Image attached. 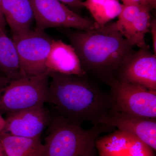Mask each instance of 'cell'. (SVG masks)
<instances>
[{
    "mask_svg": "<svg viewBox=\"0 0 156 156\" xmlns=\"http://www.w3.org/2000/svg\"><path fill=\"white\" fill-rule=\"evenodd\" d=\"M48 103L55 113L82 125L90 122L100 125L101 120L111 109L110 94L86 78L49 71Z\"/></svg>",
    "mask_w": 156,
    "mask_h": 156,
    "instance_id": "obj_1",
    "label": "cell"
},
{
    "mask_svg": "<svg viewBox=\"0 0 156 156\" xmlns=\"http://www.w3.org/2000/svg\"><path fill=\"white\" fill-rule=\"evenodd\" d=\"M66 35L87 74H92L106 84L134 51V46L121 34L116 22L87 30L69 31Z\"/></svg>",
    "mask_w": 156,
    "mask_h": 156,
    "instance_id": "obj_2",
    "label": "cell"
},
{
    "mask_svg": "<svg viewBox=\"0 0 156 156\" xmlns=\"http://www.w3.org/2000/svg\"><path fill=\"white\" fill-rule=\"evenodd\" d=\"M47 128L43 156H98L96 140L101 134L110 131L101 125L84 129L55 112Z\"/></svg>",
    "mask_w": 156,
    "mask_h": 156,
    "instance_id": "obj_3",
    "label": "cell"
},
{
    "mask_svg": "<svg viewBox=\"0 0 156 156\" xmlns=\"http://www.w3.org/2000/svg\"><path fill=\"white\" fill-rule=\"evenodd\" d=\"M49 71L38 76L7 79L0 83V113L8 115L48 103Z\"/></svg>",
    "mask_w": 156,
    "mask_h": 156,
    "instance_id": "obj_4",
    "label": "cell"
},
{
    "mask_svg": "<svg viewBox=\"0 0 156 156\" xmlns=\"http://www.w3.org/2000/svg\"><path fill=\"white\" fill-rule=\"evenodd\" d=\"M106 84L110 87L111 113L119 112L136 116L156 119V90L112 78Z\"/></svg>",
    "mask_w": 156,
    "mask_h": 156,
    "instance_id": "obj_5",
    "label": "cell"
},
{
    "mask_svg": "<svg viewBox=\"0 0 156 156\" xmlns=\"http://www.w3.org/2000/svg\"><path fill=\"white\" fill-rule=\"evenodd\" d=\"M12 40L25 75L38 76L49 71L46 62L53 39L44 31L30 29L13 34Z\"/></svg>",
    "mask_w": 156,
    "mask_h": 156,
    "instance_id": "obj_6",
    "label": "cell"
},
{
    "mask_svg": "<svg viewBox=\"0 0 156 156\" xmlns=\"http://www.w3.org/2000/svg\"><path fill=\"white\" fill-rule=\"evenodd\" d=\"M38 30L55 27L87 30L96 27L95 21L85 19L58 0H29Z\"/></svg>",
    "mask_w": 156,
    "mask_h": 156,
    "instance_id": "obj_7",
    "label": "cell"
},
{
    "mask_svg": "<svg viewBox=\"0 0 156 156\" xmlns=\"http://www.w3.org/2000/svg\"><path fill=\"white\" fill-rule=\"evenodd\" d=\"M119 80L156 90V55L140 49L129 54L115 76Z\"/></svg>",
    "mask_w": 156,
    "mask_h": 156,
    "instance_id": "obj_8",
    "label": "cell"
},
{
    "mask_svg": "<svg viewBox=\"0 0 156 156\" xmlns=\"http://www.w3.org/2000/svg\"><path fill=\"white\" fill-rule=\"evenodd\" d=\"M149 7L135 5H122V10L116 22L122 36L133 46L149 49L146 34L149 31L151 16Z\"/></svg>",
    "mask_w": 156,
    "mask_h": 156,
    "instance_id": "obj_9",
    "label": "cell"
},
{
    "mask_svg": "<svg viewBox=\"0 0 156 156\" xmlns=\"http://www.w3.org/2000/svg\"><path fill=\"white\" fill-rule=\"evenodd\" d=\"M51 118L52 114L44 105L23 110L7 115L5 126L1 133L29 138L40 137Z\"/></svg>",
    "mask_w": 156,
    "mask_h": 156,
    "instance_id": "obj_10",
    "label": "cell"
},
{
    "mask_svg": "<svg viewBox=\"0 0 156 156\" xmlns=\"http://www.w3.org/2000/svg\"><path fill=\"white\" fill-rule=\"evenodd\" d=\"M98 156H155L154 151L138 137L117 130L98 138Z\"/></svg>",
    "mask_w": 156,
    "mask_h": 156,
    "instance_id": "obj_11",
    "label": "cell"
},
{
    "mask_svg": "<svg viewBox=\"0 0 156 156\" xmlns=\"http://www.w3.org/2000/svg\"><path fill=\"white\" fill-rule=\"evenodd\" d=\"M100 125L109 130L119 131L138 137L154 151L156 150V119H149L125 113H111L101 120Z\"/></svg>",
    "mask_w": 156,
    "mask_h": 156,
    "instance_id": "obj_12",
    "label": "cell"
},
{
    "mask_svg": "<svg viewBox=\"0 0 156 156\" xmlns=\"http://www.w3.org/2000/svg\"><path fill=\"white\" fill-rule=\"evenodd\" d=\"M48 70L83 76L87 75L74 48L61 40L52 41L46 62Z\"/></svg>",
    "mask_w": 156,
    "mask_h": 156,
    "instance_id": "obj_13",
    "label": "cell"
},
{
    "mask_svg": "<svg viewBox=\"0 0 156 156\" xmlns=\"http://www.w3.org/2000/svg\"><path fill=\"white\" fill-rule=\"evenodd\" d=\"M2 3L7 24L13 34L31 29L34 15L29 0H2Z\"/></svg>",
    "mask_w": 156,
    "mask_h": 156,
    "instance_id": "obj_14",
    "label": "cell"
},
{
    "mask_svg": "<svg viewBox=\"0 0 156 156\" xmlns=\"http://www.w3.org/2000/svg\"><path fill=\"white\" fill-rule=\"evenodd\" d=\"M0 145L6 156H43L44 144L40 137H22L0 134Z\"/></svg>",
    "mask_w": 156,
    "mask_h": 156,
    "instance_id": "obj_15",
    "label": "cell"
},
{
    "mask_svg": "<svg viewBox=\"0 0 156 156\" xmlns=\"http://www.w3.org/2000/svg\"><path fill=\"white\" fill-rule=\"evenodd\" d=\"M0 69L10 80L25 76L13 40L0 27Z\"/></svg>",
    "mask_w": 156,
    "mask_h": 156,
    "instance_id": "obj_16",
    "label": "cell"
},
{
    "mask_svg": "<svg viewBox=\"0 0 156 156\" xmlns=\"http://www.w3.org/2000/svg\"><path fill=\"white\" fill-rule=\"evenodd\" d=\"M83 5L100 27L104 26L118 17L122 10V5L119 0H86Z\"/></svg>",
    "mask_w": 156,
    "mask_h": 156,
    "instance_id": "obj_17",
    "label": "cell"
},
{
    "mask_svg": "<svg viewBox=\"0 0 156 156\" xmlns=\"http://www.w3.org/2000/svg\"><path fill=\"white\" fill-rule=\"evenodd\" d=\"M62 4H66L75 9H81L83 8L82 0H58Z\"/></svg>",
    "mask_w": 156,
    "mask_h": 156,
    "instance_id": "obj_18",
    "label": "cell"
},
{
    "mask_svg": "<svg viewBox=\"0 0 156 156\" xmlns=\"http://www.w3.org/2000/svg\"><path fill=\"white\" fill-rule=\"evenodd\" d=\"M151 33L152 37L153 46L154 52L156 55V21L155 19L151 21L150 27Z\"/></svg>",
    "mask_w": 156,
    "mask_h": 156,
    "instance_id": "obj_19",
    "label": "cell"
},
{
    "mask_svg": "<svg viewBox=\"0 0 156 156\" xmlns=\"http://www.w3.org/2000/svg\"><path fill=\"white\" fill-rule=\"evenodd\" d=\"M129 2H130V5L145 6V7H149L151 9L148 0H129Z\"/></svg>",
    "mask_w": 156,
    "mask_h": 156,
    "instance_id": "obj_20",
    "label": "cell"
},
{
    "mask_svg": "<svg viewBox=\"0 0 156 156\" xmlns=\"http://www.w3.org/2000/svg\"><path fill=\"white\" fill-rule=\"evenodd\" d=\"M6 24H7V22L3 13L2 7V0H0V27L5 30Z\"/></svg>",
    "mask_w": 156,
    "mask_h": 156,
    "instance_id": "obj_21",
    "label": "cell"
},
{
    "mask_svg": "<svg viewBox=\"0 0 156 156\" xmlns=\"http://www.w3.org/2000/svg\"><path fill=\"white\" fill-rule=\"evenodd\" d=\"M6 125L5 119L3 118L2 115L0 113V134L2 132Z\"/></svg>",
    "mask_w": 156,
    "mask_h": 156,
    "instance_id": "obj_22",
    "label": "cell"
},
{
    "mask_svg": "<svg viewBox=\"0 0 156 156\" xmlns=\"http://www.w3.org/2000/svg\"><path fill=\"white\" fill-rule=\"evenodd\" d=\"M8 78L4 74V73L2 72V71L0 69V83L5 80Z\"/></svg>",
    "mask_w": 156,
    "mask_h": 156,
    "instance_id": "obj_23",
    "label": "cell"
},
{
    "mask_svg": "<svg viewBox=\"0 0 156 156\" xmlns=\"http://www.w3.org/2000/svg\"><path fill=\"white\" fill-rule=\"evenodd\" d=\"M151 9H155L156 7V0H148Z\"/></svg>",
    "mask_w": 156,
    "mask_h": 156,
    "instance_id": "obj_24",
    "label": "cell"
},
{
    "mask_svg": "<svg viewBox=\"0 0 156 156\" xmlns=\"http://www.w3.org/2000/svg\"><path fill=\"white\" fill-rule=\"evenodd\" d=\"M122 2L124 5H130V2L129 0H121Z\"/></svg>",
    "mask_w": 156,
    "mask_h": 156,
    "instance_id": "obj_25",
    "label": "cell"
},
{
    "mask_svg": "<svg viewBox=\"0 0 156 156\" xmlns=\"http://www.w3.org/2000/svg\"><path fill=\"white\" fill-rule=\"evenodd\" d=\"M0 156H6L5 154L4 153L1 145H0Z\"/></svg>",
    "mask_w": 156,
    "mask_h": 156,
    "instance_id": "obj_26",
    "label": "cell"
}]
</instances>
